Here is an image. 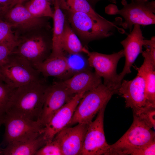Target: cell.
Returning <instances> with one entry per match:
<instances>
[{"label":"cell","mask_w":155,"mask_h":155,"mask_svg":"<svg viewBox=\"0 0 155 155\" xmlns=\"http://www.w3.org/2000/svg\"><path fill=\"white\" fill-rule=\"evenodd\" d=\"M47 87L41 80L16 88L6 113L38 121Z\"/></svg>","instance_id":"1"},{"label":"cell","mask_w":155,"mask_h":155,"mask_svg":"<svg viewBox=\"0 0 155 155\" xmlns=\"http://www.w3.org/2000/svg\"><path fill=\"white\" fill-rule=\"evenodd\" d=\"M65 12L67 20L73 31L86 42L108 37L114 34L116 29L124 31L118 27L122 22L120 18L113 22L108 20L103 21L85 13Z\"/></svg>","instance_id":"2"},{"label":"cell","mask_w":155,"mask_h":155,"mask_svg":"<svg viewBox=\"0 0 155 155\" xmlns=\"http://www.w3.org/2000/svg\"><path fill=\"white\" fill-rule=\"evenodd\" d=\"M123 8L119 9L116 5L111 4L105 9L106 13L109 15L119 14L125 21L121 26L130 32L135 25L146 26L155 24V1L149 0H131L128 3L126 0H122Z\"/></svg>","instance_id":"3"},{"label":"cell","mask_w":155,"mask_h":155,"mask_svg":"<svg viewBox=\"0 0 155 155\" xmlns=\"http://www.w3.org/2000/svg\"><path fill=\"white\" fill-rule=\"evenodd\" d=\"M115 94H117V91L102 83L85 92L66 127L78 123L89 124L99 111L106 106Z\"/></svg>","instance_id":"4"},{"label":"cell","mask_w":155,"mask_h":155,"mask_svg":"<svg viewBox=\"0 0 155 155\" xmlns=\"http://www.w3.org/2000/svg\"><path fill=\"white\" fill-rule=\"evenodd\" d=\"M139 115L133 114L130 127L116 142L110 145L108 155H129L134 150L155 140V133Z\"/></svg>","instance_id":"5"},{"label":"cell","mask_w":155,"mask_h":155,"mask_svg":"<svg viewBox=\"0 0 155 155\" xmlns=\"http://www.w3.org/2000/svg\"><path fill=\"white\" fill-rule=\"evenodd\" d=\"M40 74L28 63L12 54L0 66V78L14 88L41 80Z\"/></svg>","instance_id":"6"},{"label":"cell","mask_w":155,"mask_h":155,"mask_svg":"<svg viewBox=\"0 0 155 155\" xmlns=\"http://www.w3.org/2000/svg\"><path fill=\"white\" fill-rule=\"evenodd\" d=\"M5 127L3 142H11L37 138L42 135L43 127L38 121L7 113L1 119Z\"/></svg>","instance_id":"7"},{"label":"cell","mask_w":155,"mask_h":155,"mask_svg":"<svg viewBox=\"0 0 155 155\" xmlns=\"http://www.w3.org/2000/svg\"><path fill=\"white\" fill-rule=\"evenodd\" d=\"M89 65L94 68L95 72L104 79L103 84L117 92L121 84L117 72L118 62L124 57L123 49L111 54L89 52L87 54Z\"/></svg>","instance_id":"8"},{"label":"cell","mask_w":155,"mask_h":155,"mask_svg":"<svg viewBox=\"0 0 155 155\" xmlns=\"http://www.w3.org/2000/svg\"><path fill=\"white\" fill-rule=\"evenodd\" d=\"M145 89L144 78L137 74L131 80H123L117 94L124 98L126 107L131 108L133 114L138 115L148 109L155 108L148 102Z\"/></svg>","instance_id":"9"},{"label":"cell","mask_w":155,"mask_h":155,"mask_svg":"<svg viewBox=\"0 0 155 155\" xmlns=\"http://www.w3.org/2000/svg\"><path fill=\"white\" fill-rule=\"evenodd\" d=\"M106 107L99 111L95 119L88 124L81 155H108L110 145L106 142L104 128Z\"/></svg>","instance_id":"10"},{"label":"cell","mask_w":155,"mask_h":155,"mask_svg":"<svg viewBox=\"0 0 155 155\" xmlns=\"http://www.w3.org/2000/svg\"><path fill=\"white\" fill-rule=\"evenodd\" d=\"M48 42L42 36H34L21 40L18 43L11 54L28 63L35 68L50 56Z\"/></svg>","instance_id":"11"},{"label":"cell","mask_w":155,"mask_h":155,"mask_svg":"<svg viewBox=\"0 0 155 155\" xmlns=\"http://www.w3.org/2000/svg\"><path fill=\"white\" fill-rule=\"evenodd\" d=\"M74 95L62 81L55 82L46 88L42 110L38 121L44 128L55 113Z\"/></svg>","instance_id":"12"},{"label":"cell","mask_w":155,"mask_h":155,"mask_svg":"<svg viewBox=\"0 0 155 155\" xmlns=\"http://www.w3.org/2000/svg\"><path fill=\"white\" fill-rule=\"evenodd\" d=\"M85 92L74 95L55 113L49 123L43 128L42 135L46 144L52 141L58 132L67 126Z\"/></svg>","instance_id":"13"},{"label":"cell","mask_w":155,"mask_h":155,"mask_svg":"<svg viewBox=\"0 0 155 155\" xmlns=\"http://www.w3.org/2000/svg\"><path fill=\"white\" fill-rule=\"evenodd\" d=\"M88 125L78 123L66 127L55 135L53 139L59 143L62 155H81Z\"/></svg>","instance_id":"14"},{"label":"cell","mask_w":155,"mask_h":155,"mask_svg":"<svg viewBox=\"0 0 155 155\" xmlns=\"http://www.w3.org/2000/svg\"><path fill=\"white\" fill-rule=\"evenodd\" d=\"M130 34L121 42L123 47L125 64L122 71L119 74L121 82L124 77L131 73V68L138 55L143 52L144 37L143 36L140 26L135 25Z\"/></svg>","instance_id":"15"},{"label":"cell","mask_w":155,"mask_h":155,"mask_svg":"<svg viewBox=\"0 0 155 155\" xmlns=\"http://www.w3.org/2000/svg\"><path fill=\"white\" fill-rule=\"evenodd\" d=\"M72 95L92 89L102 83L101 78L95 72L88 69H82L71 77L62 81Z\"/></svg>","instance_id":"16"},{"label":"cell","mask_w":155,"mask_h":155,"mask_svg":"<svg viewBox=\"0 0 155 155\" xmlns=\"http://www.w3.org/2000/svg\"><path fill=\"white\" fill-rule=\"evenodd\" d=\"M12 27L23 30H30L41 26V18L33 16L22 3H17L11 9L3 18Z\"/></svg>","instance_id":"17"},{"label":"cell","mask_w":155,"mask_h":155,"mask_svg":"<svg viewBox=\"0 0 155 155\" xmlns=\"http://www.w3.org/2000/svg\"><path fill=\"white\" fill-rule=\"evenodd\" d=\"M35 68L44 77L61 78L69 73L71 67L68 59L64 54L50 55Z\"/></svg>","instance_id":"18"},{"label":"cell","mask_w":155,"mask_h":155,"mask_svg":"<svg viewBox=\"0 0 155 155\" xmlns=\"http://www.w3.org/2000/svg\"><path fill=\"white\" fill-rule=\"evenodd\" d=\"M143 63L137 68V74L144 79L145 94L149 104L155 108V61L149 53L144 54Z\"/></svg>","instance_id":"19"},{"label":"cell","mask_w":155,"mask_h":155,"mask_svg":"<svg viewBox=\"0 0 155 155\" xmlns=\"http://www.w3.org/2000/svg\"><path fill=\"white\" fill-rule=\"evenodd\" d=\"M45 144L42 135L34 139L14 141L2 149L0 155H35L37 151Z\"/></svg>","instance_id":"20"},{"label":"cell","mask_w":155,"mask_h":155,"mask_svg":"<svg viewBox=\"0 0 155 155\" xmlns=\"http://www.w3.org/2000/svg\"><path fill=\"white\" fill-rule=\"evenodd\" d=\"M54 6L53 34L52 39V50L50 55L63 54L61 45V39L63 34L65 22V16L60 8L58 0H53Z\"/></svg>","instance_id":"21"},{"label":"cell","mask_w":155,"mask_h":155,"mask_svg":"<svg viewBox=\"0 0 155 155\" xmlns=\"http://www.w3.org/2000/svg\"><path fill=\"white\" fill-rule=\"evenodd\" d=\"M61 45L63 51L71 55L82 53L88 54L89 52L82 45L78 36L67 20L61 39Z\"/></svg>","instance_id":"22"},{"label":"cell","mask_w":155,"mask_h":155,"mask_svg":"<svg viewBox=\"0 0 155 155\" xmlns=\"http://www.w3.org/2000/svg\"><path fill=\"white\" fill-rule=\"evenodd\" d=\"M60 8L65 12H80L90 15L101 21L107 20L94 10L88 0H58Z\"/></svg>","instance_id":"23"},{"label":"cell","mask_w":155,"mask_h":155,"mask_svg":"<svg viewBox=\"0 0 155 155\" xmlns=\"http://www.w3.org/2000/svg\"><path fill=\"white\" fill-rule=\"evenodd\" d=\"M34 16L38 18L44 17L52 18L53 11L49 1L46 0H30L24 5Z\"/></svg>","instance_id":"24"},{"label":"cell","mask_w":155,"mask_h":155,"mask_svg":"<svg viewBox=\"0 0 155 155\" xmlns=\"http://www.w3.org/2000/svg\"><path fill=\"white\" fill-rule=\"evenodd\" d=\"M16 88L9 86L0 78V119L5 114Z\"/></svg>","instance_id":"25"},{"label":"cell","mask_w":155,"mask_h":155,"mask_svg":"<svg viewBox=\"0 0 155 155\" xmlns=\"http://www.w3.org/2000/svg\"><path fill=\"white\" fill-rule=\"evenodd\" d=\"M12 25L0 18V44H17L19 40L12 30Z\"/></svg>","instance_id":"26"},{"label":"cell","mask_w":155,"mask_h":155,"mask_svg":"<svg viewBox=\"0 0 155 155\" xmlns=\"http://www.w3.org/2000/svg\"><path fill=\"white\" fill-rule=\"evenodd\" d=\"M35 155H62V154L59 143L53 139L39 149Z\"/></svg>","instance_id":"27"},{"label":"cell","mask_w":155,"mask_h":155,"mask_svg":"<svg viewBox=\"0 0 155 155\" xmlns=\"http://www.w3.org/2000/svg\"><path fill=\"white\" fill-rule=\"evenodd\" d=\"M132 155H155V140L150 143L137 148L131 152Z\"/></svg>","instance_id":"28"},{"label":"cell","mask_w":155,"mask_h":155,"mask_svg":"<svg viewBox=\"0 0 155 155\" xmlns=\"http://www.w3.org/2000/svg\"><path fill=\"white\" fill-rule=\"evenodd\" d=\"M17 44H0V66L4 63Z\"/></svg>","instance_id":"29"},{"label":"cell","mask_w":155,"mask_h":155,"mask_svg":"<svg viewBox=\"0 0 155 155\" xmlns=\"http://www.w3.org/2000/svg\"><path fill=\"white\" fill-rule=\"evenodd\" d=\"M137 115L142 118L150 127L155 129V108L148 109Z\"/></svg>","instance_id":"30"},{"label":"cell","mask_w":155,"mask_h":155,"mask_svg":"<svg viewBox=\"0 0 155 155\" xmlns=\"http://www.w3.org/2000/svg\"><path fill=\"white\" fill-rule=\"evenodd\" d=\"M16 4V0H0V18L3 19L7 12Z\"/></svg>","instance_id":"31"},{"label":"cell","mask_w":155,"mask_h":155,"mask_svg":"<svg viewBox=\"0 0 155 155\" xmlns=\"http://www.w3.org/2000/svg\"><path fill=\"white\" fill-rule=\"evenodd\" d=\"M144 46L148 48L153 57L155 59V37L152 36L150 40H144Z\"/></svg>","instance_id":"32"},{"label":"cell","mask_w":155,"mask_h":155,"mask_svg":"<svg viewBox=\"0 0 155 155\" xmlns=\"http://www.w3.org/2000/svg\"><path fill=\"white\" fill-rule=\"evenodd\" d=\"M92 7L94 8L96 3L98 1L102 0H88ZM113 3H115L116 1L115 0H107Z\"/></svg>","instance_id":"33"},{"label":"cell","mask_w":155,"mask_h":155,"mask_svg":"<svg viewBox=\"0 0 155 155\" xmlns=\"http://www.w3.org/2000/svg\"><path fill=\"white\" fill-rule=\"evenodd\" d=\"M26 0H16V4L17 3H22Z\"/></svg>","instance_id":"34"},{"label":"cell","mask_w":155,"mask_h":155,"mask_svg":"<svg viewBox=\"0 0 155 155\" xmlns=\"http://www.w3.org/2000/svg\"><path fill=\"white\" fill-rule=\"evenodd\" d=\"M1 124H2V123H1V119H0V127L1 125ZM1 149H2V148H0V152H1Z\"/></svg>","instance_id":"35"},{"label":"cell","mask_w":155,"mask_h":155,"mask_svg":"<svg viewBox=\"0 0 155 155\" xmlns=\"http://www.w3.org/2000/svg\"><path fill=\"white\" fill-rule=\"evenodd\" d=\"M47 0V1H52L53 0Z\"/></svg>","instance_id":"36"}]
</instances>
